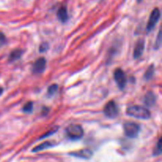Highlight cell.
<instances>
[{"label": "cell", "instance_id": "1", "mask_svg": "<svg viewBox=\"0 0 162 162\" xmlns=\"http://www.w3.org/2000/svg\"><path fill=\"white\" fill-rule=\"evenodd\" d=\"M127 115L140 119H149L151 114L147 108L142 106H131L127 109Z\"/></svg>", "mask_w": 162, "mask_h": 162}, {"label": "cell", "instance_id": "2", "mask_svg": "<svg viewBox=\"0 0 162 162\" xmlns=\"http://www.w3.org/2000/svg\"><path fill=\"white\" fill-rule=\"evenodd\" d=\"M66 134L69 138L72 140L81 139L84 135V131L81 126L70 125L66 129Z\"/></svg>", "mask_w": 162, "mask_h": 162}, {"label": "cell", "instance_id": "3", "mask_svg": "<svg viewBox=\"0 0 162 162\" xmlns=\"http://www.w3.org/2000/svg\"><path fill=\"white\" fill-rule=\"evenodd\" d=\"M124 131L126 136L131 138H135L138 137L140 127L135 123L132 122H127L124 124Z\"/></svg>", "mask_w": 162, "mask_h": 162}, {"label": "cell", "instance_id": "4", "mask_svg": "<svg viewBox=\"0 0 162 162\" xmlns=\"http://www.w3.org/2000/svg\"><path fill=\"white\" fill-rule=\"evenodd\" d=\"M104 112L107 117L110 118H114L119 114L118 106L114 101L111 100L105 106Z\"/></svg>", "mask_w": 162, "mask_h": 162}, {"label": "cell", "instance_id": "5", "mask_svg": "<svg viewBox=\"0 0 162 162\" xmlns=\"http://www.w3.org/2000/svg\"><path fill=\"white\" fill-rule=\"evenodd\" d=\"M114 79L120 89H124L127 85V77L124 72L120 69H117L114 73Z\"/></svg>", "mask_w": 162, "mask_h": 162}, {"label": "cell", "instance_id": "6", "mask_svg": "<svg viewBox=\"0 0 162 162\" xmlns=\"http://www.w3.org/2000/svg\"><path fill=\"white\" fill-rule=\"evenodd\" d=\"M160 17V12L158 8H155L152 11L151 15L149 16V21H148V24L147 27H146V30L147 31H151L153 28L155 27L156 24L157 23V22L159 21Z\"/></svg>", "mask_w": 162, "mask_h": 162}, {"label": "cell", "instance_id": "7", "mask_svg": "<svg viewBox=\"0 0 162 162\" xmlns=\"http://www.w3.org/2000/svg\"><path fill=\"white\" fill-rule=\"evenodd\" d=\"M46 68V60L44 57H41L37 59L33 64V72L34 74H41L44 72Z\"/></svg>", "mask_w": 162, "mask_h": 162}, {"label": "cell", "instance_id": "8", "mask_svg": "<svg viewBox=\"0 0 162 162\" xmlns=\"http://www.w3.org/2000/svg\"><path fill=\"white\" fill-rule=\"evenodd\" d=\"M70 155L76 156V157H78V158L89 159L93 156V152L90 149H81V150L76 151V152H74V153H70Z\"/></svg>", "mask_w": 162, "mask_h": 162}, {"label": "cell", "instance_id": "9", "mask_svg": "<svg viewBox=\"0 0 162 162\" xmlns=\"http://www.w3.org/2000/svg\"><path fill=\"white\" fill-rule=\"evenodd\" d=\"M144 48H145V41L143 39L138 40L135 47V49H134V58L135 59L141 57L144 52Z\"/></svg>", "mask_w": 162, "mask_h": 162}, {"label": "cell", "instance_id": "10", "mask_svg": "<svg viewBox=\"0 0 162 162\" xmlns=\"http://www.w3.org/2000/svg\"><path fill=\"white\" fill-rule=\"evenodd\" d=\"M57 18L61 23H66L67 19H68V13H67V10L65 6H62L59 9L57 12Z\"/></svg>", "mask_w": 162, "mask_h": 162}, {"label": "cell", "instance_id": "11", "mask_svg": "<svg viewBox=\"0 0 162 162\" xmlns=\"http://www.w3.org/2000/svg\"><path fill=\"white\" fill-rule=\"evenodd\" d=\"M54 143L52 142H44L43 143L40 144L37 146H36L35 148L33 149V152H40V151L44 150V149H49V148H52L54 146Z\"/></svg>", "mask_w": 162, "mask_h": 162}, {"label": "cell", "instance_id": "12", "mask_svg": "<svg viewBox=\"0 0 162 162\" xmlns=\"http://www.w3.org/2000/svg\"><path fill=\"white\" fill-rule=\"evenodd\" d=\"M156 102V96L152 91H149L145 96V103L147 106H153Z\"/></svg>", "mask_w": 162, "mask_h": 162}, {"label": "cell", "instance_id": "13", "mask_svg": "<svg viewBox=\"0 0 162 162\" xmlns=\"http://www.w3.org/2000/svg\"><path fill=\"white\" fill-rule=\"evenodd\" d=\"M22 54H23V51H22V49H18H18H14V50L12 51V52H10V54L9 60L11 62H13L17 60H18V59L21 58Z\"/></svg>", "mask_w": 162, "mask_h": 162}, {"label": "cell", "instance_id": "14", "mask_svg": "<svg viewBox=\"0 0 162 162\" xmlns=\"http://www.w3.org/2000/svg\"><path fill=\"white\" fill-rule=\"evenodd\" d=\"M33 102H28L27 103L25 104V106H23V111L26 113H31L33 111Z\"/></svg>", "mask_w": 162, "mask_h": 162}, {"label": "cell", "instance_id": "15", "mask_svg": "<svg viewBox=\"0 0 162 162\" xmlns=\"http://www.w3.org/2000/svg\"><path fill=\"white\" fill-rule=\"evenodd\" d=\"M160 153H161V139L160 138L158 140V142H157L154 150H153V154L157 156V155H160Z\"/></svg>", "mask_w": 162, "mask_h": 162}, {"label": "cell", "instance_id": "16", "mask_svg": "<svg viewBox=\"0 0 162 162\" xmlns=\"http://www.w3.org/2000/svg\"><path fill=\"white\" fill-rule=\"evenodd\" d=\"M58 90V85L57 84H52L48 88V94L50 95V96H52V95H55V93Z\"/></svg>", "mask_w": 162, "mask_h": 162}, {"label": "cell", "instance_id": "17", "mask_svg": "<svg viewBox=\"0 0 162 162\" xmlns=\"http://www.w3.org/2000/svg\"><path fill=\"white\" fill-rule=\"evenodd\" d=\"M154 73V69H153V66L151 65L150 67L148 68L147 71H146V74H145V78L146 80H149V79H151V77H153V74Z\"/></svg>", "mask_w": 162, "mask_h": 162}, {"label": "cell", "instance_id": "18", "mask_svg": "<svg viewBox=\"0 0 162 162\" xmlns=\"http://www.w3.org/2000/svg\"><path fill=\"white\" fill-rule=\"evenodd\" d=\"M48 49V43H42L41 46H40V52H46Z\"/></svg>", "mask_w": 162, "mask_h": 162}, {"label": "cell", "instance_id": "19", "mask_svg": "<svg viewBox=\"0 0 162 162\" xmlns=\"http://www.w3.org/2000/svg\"><path fill=\"white\" fill-rule=\"evenodd\" d=\"M6 43V37L3 34L0 33V47Z\"/></svg>", "mask_w": 162, "mask_h": 162}, {"label": "cell", "instance_id": "20", "mask_svg": "<svg viewBox=\"0 0 162 162\" xmlns=\"http://www.w3.org/2000/svg\"><path fill=\"white\" fill-rule=\"evenodd\" d=\"M160 34H161V32L160 31H159V34H158V37H157V41H156V44H155V45H156V48H158L159 46H160Z\"/></svg>", "mask_w": 162, "mask_h": 162}, {"label": "cell", "instance_id": "21", "mask_svg": "<svg viewBox=\"0 0 162 162\" xmlns=\"http://www.w3.org/2000/svg\"><path fill=\"white\" fill-rule=\"evenodd\" d=\"M2 92H3V89H2V88H1V87H0V95H2Z\"/></svg>", "mask_w": 162, "mask_h": 162}, {"label": "cell", "instance_id": "22", "mask_svg": "<svg viewBox=\"0 0 162 162\" xmlns=\"http://www.w3.org/2000/svg\"><path fill=\"white\" fill-rule=\"evenodd\" d=\"M137 1H138V2H142V0H137Z\"/></svg>", "mask_w": 162, "mask_h": 162}]
</instances>
